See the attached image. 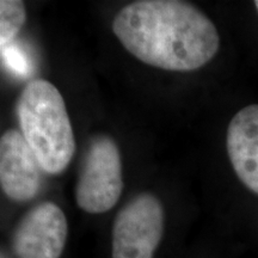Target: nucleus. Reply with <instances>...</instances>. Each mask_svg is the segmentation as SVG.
<instances>
[{
  "instance_id": "nucleus-4",
  "label": "nucleus",
  "mask_w": 258,
  "mask_h": 258,
  "mask_svg": "<svg viewBox=\"0 0 258 258\" xmlns=\"http://www.w3.org/2000/svg\"><path fill=\"white\" fill-rule=\"evenodd\" d=\"M165 213L159 199L143 192L118 212L112 226V258H153L164 234Z\"/></svg>"
},
{
  "instance_id": "nucleus-9",
  "label": "nucleus",
  "mask_w": 258,
  "mask_h": 258,
  "mask_svg": "<svg viewBox=\"0 0 258 258\" xmlns=\"http://www.w3.org/2000/svg\"><path fill=\"white\" fill-rule=\"evenodd\" d=\"M2 51L3 59L5 60V62L14 72L18 74H25V72H28L27 57L17 47L8 44V46L2 48Z\"/></svg>"
},
{
  "instance_id": "nucleus-8",
  "label": "nucleus",
  "mask_w": 258,
  "mask_h": 258,
  "mask_svg": "<svg viewBox=\"0 0 258 258\" xmlns=\"http://www.w3.org/2000/svg\"><path fill=\"white\" fill-rule=\"evenodd\" d=\"M25 6L19 0L0 2V43L2 48L11 43L25 23Z\"/></svg>"
},
{
  "instance_id": "nucleus-5",
  "label": "nucleus",
  "mask_w": 258,
  "mask_h": 258,
  "mask_svg": "<svg viewBox=\"0 0 258 258\" xmlns=\"http://www.w3.org/2000/svg\"><path fill=\"white\" fill-rule=\"evenodd\" d=\"M69 235V222L59 206L43 202L31 208L12 234L17 258H60Z\"/></svg>"
},
{
  "instance_id": "nucleus-3",
  "label": "nucleus",
  "mask_w": 258,
  "mask_h": 258,
  "mask_svg": "<svg viewBox=\"0 0 258 258\" xmlns=\"http://www.w3.org/2000/svg\"><path fill=\"white\" fill-rule=\"evenodd\" d=\"M123 189L120 151L110 137L98 134L90 140L77 183L79 208L90 214H102L120 200Z\"/></svg>"
},
{
  "instance_id": "nucleus-1",
  "label": "nucleus",
  "mask_w": 258,
  "mask_h": 258,
  "mask_svg": "<svg viewBox=\"0 0 258 258\" xmlns=\"http://www.w3.org/2000/svg\"><path fill=\"white\" fill-rule=\"evenodd\" d=\"M112 31L137 59L175 72L205 66L220 44L211 19L196 6L179 0L132 3L116 15Z\"/></svg>"
},
{
  "instance_id": "nucleus-7",
  "label": "nucleus",
  "mask_w": 258,
  "mask_h": 258,
  "mask_svg": "<svg viewBox=\"0 0 258 258\" xmlns=\"http://www.w3.org/2000/svg\"><path fill=\"white\" fill-rule=\"evenodd\" d=\"M226 147L238 178L258 195V104L234 115L227 128Z\"/></svg>"
},
{
  "instance_id": "nucleus-2",
  "label": "nucleus",
  "mask_w": 258,
  "mask_h": 258,
  "mask_svg": "<svg viewBox=\"0 0 258 258\" xmlns=\"http://www.w3.org/2000/svg\"><path fill=\"white\" fill-rule=\"evenodd\" d=\"M22 134L44 172L59 175L76 152V139L64 101L44 79L28 83L17 102Z\"/></svg>"
},
{
  "instance_id": "nucleus-6",
  "label": "nucleus",
  "mask_w": 258,
  "mask_h": 258,
  "mask_svg": "<svg viewBox=\"0 0 258 258\" xmlns=\"http://www.w3.org/2000/svg\"><path fill=\"white\" fill-rule=\"evenodd\" d=\"M42 167L23 134L10 129L0 139V184L9 199L30 201L40 189Z\"/></svg>"
},
{
  "instance_id": "nucleus-10",
  "label": "nucleus",
  "mask_w": 258,
  "mask_h": 258,
  "mask_svg": "<svg viewBox=\"0 0 258 258\" xmlns=\"http://www.w3.org/2000/svg\"><path fill=\"white\" fill-rule=\"evenodd\" d=\"M254 6H256V9H257V11H258V0H256V2H254Z\"/></svg>"
}]
</instances>
